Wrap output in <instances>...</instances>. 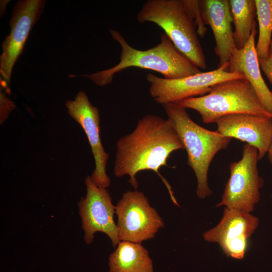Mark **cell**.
I'll use <instances>...</instances> for the list:
<instances>
[{
  "label": "cell",
  "instance_id": "cell-1",
  "mask_svg": "<svg viewBox=\"0 0 272 272\" xmlns=\"http://www.w3.org/2000/svg\"><path fill=\"white\" fill-rule=\"evenodd\" d=\"M184 149L171 120L153 114H147L139 119L135 129L120 138L116 143L114 174L116 177L128 175L130 185L137 189L138 173L152 170L161 178L171 198L178 206L171 187L160 173L163 166L175 151Z\"/></svg>",
  "mask_w": 272,
  "mask_h": 272
},
{
  "label": "cell",
  "instance_id": "cell-2",
  "mask_svg": "<svg viewBox=\"0 0 272 272\" xmlns=\"http://www.w3.org/2000/svg\"><path fill=\"white\" fill-rule=\"evenodd\" d=\"M109 32L121 46L119 62L107 70L81 76L97 86L103 87L111 83L114 75L129 67L157 72L167 79L181 78L201 72L179 51L165 33L161 35L160 41L156 46L139 50L131 46L118 31L110 29Z\"/></svg>",
  "mask_w": 272,
  "mask_h": 272
},
{
  "label": "cell",
  "instance_id": "cell-3",
  "mask_svg": "<svg viewBox=\"0 0 272 272\" xmlns=\"http://www.w3.org/2000/svg\"><path fill=\"white\" fill-rule=\"evenodd\" d=\"M162 106L186 151L187 164L196 178V195L199 198L205 199L212 194L208 182L211 163L220 151L228 147L232 138L199 125L179 103Z\"/></svg>",
  "mask_w": 272,
  "mask_h": 272
},
{
  "label": "cell",
  "instance_id": "cell-4",
  "mask_svg": "<svg viewBox=\"0 0 272 272\" xmlns=\"http://www.w3.org/2000/svg\"><path fill=\"white\" fill-rule=\"evenodd\" d=\"M140 23L151 22L161 28L175 46L197 67L206 68V60L196 27L183 0H148L139 11Z\"/></svg>",
  "mask_w": 272,
  "mask_h": 272
},
{
  "label": "cell",
  "instance_id": "cell-5",
  "mask_svg": "<svg viewBox=\"0 0 272 272\" xmlns=\"http://www.w3.org/2000/svg\"><path fill=\"white\" fill-rule=\"evenodd\" d=\"M179 103L185 109L198 112L206 124L215 123L222 116L237 113L272 117L245 78L221 82L213 86L207 94L188 98Z\"/></svg>",
  "mask_w": 272,
  "mask_h": 272
},
{
  "label": "cell",
  "instance_id": "cell-6",
  "mask_svg": "<svg viewBox=\"0 0 272 272\" xmlns=\"http://www.w3.org/2000/svg\"><path fill=\"white\" fill-rule=\"evenodd\" d=\"M258 160L257 149L245 144L241 159L230 164V176L216 207L224 206L248 213L254 210L264 184L259 174Z\"/></svg>",
  "mask_w": 272,
  "mask_h": 272
},
{
  "label": "cell",
  "instance_id": "cell-7",
  "mask_svg": "<svg viewBox=\"0 0 272 272\" xmlns=\"http://www.w3.org/2000/svg\"><path fill=\"white\" fill-rule=\"evenodd\" d=\"M228 65L229 62L211 71L176 79H167L148 73L146 79L150 84V95L155 102L162 105L179 103L208 93L213 86L221 82L245 78L241 74L229 72Z\"/></svg>",
  "mask_w": 272,
  "mask_h": 272
},
{
  "label": "cell",
  "instance_id": "cell-8",
  "mask_svg": "<svg viewBox=\"0 0 272 272\" xmlns=\"http://www.w3.org/2000/svg\"><path fill=\"white\" fill-rule=\"evenodd\" d=\"M120 241L141 243L155 237L164 223L142 192H124L115 206Z\"/></svg>",
  "mask_w": 272,
  "mask_h": 272
},
{
  "label": "cell",
  "instance_id": "cell-9",
  "mask_svg": "<svg viewBox=\"0 0 272 272\" xmlns=\"http://www.w3.org/2000/svg\"><path fill=\"white\" fill-rule=\"evenodd\" d=\"M86 194L78 202L79 214L84 231V240L90 244L97 232L105 233L115 247L120 241L118 229L114 220L115 206L109 191L98 186L90 176L85 178Z\"/></svg>",
  "mask_w": 272,
  "mask_h": 272
},
{
  "label": "cell",
  "instance_id": "cell-10",
  "mask_svg": "<svg viewBox=\"0 0 272 272\" xmlns=\"http://www.w3.org/2000/svg\"><path fill=\"white\" fill-rule=\"evenodd\" d=\"M46 1L21 0L15 5L10 21L11 31L2 45L0 74L6 84L11 81L14 65L23 52L29 34L42 13Z\"/></svg>",
  "mask_w": 272,
  "mask_h": 272
},
{
  "label": "cell",
  "instance_id": "cell-11",
  "mask_svg": "<svg viewBox=\"0 0 272 272\" xmlns=\"http://www.w3.org/2000/svg\"><path fill=\"white\" fill-rule=\"evenodd\" d=\"M68 113L84 130L93 153L95 169L91 178L99 187L108 188L111 184L106 172L109 154L106 152L100 138V114L83 91H80L74 100L65 103Z\"/></svg>",
  "mask_w": 272,
  "mask_h": 272
},
{
  "label": "cell",
  "instance_id": "cell-12",
  "mask_svg": "<svg viewBox=\"0 0 272 272\" xmlns=\"http://www.w3.org/2000/svg\"><path fill=\"white\" fill-rule=\"evenodd\" d=\"M258 218L250 213L225 208L219 223L203 234L204 240L217 243L228 257L241 259L247 240L259 225Z\"/></svg>",
  "mask_w": 272,
  "mask_h": 272
},
{
  "label": "cell",
  "instance_id": "cell-13",
  "mask_svg": "<svg viewBox=\"0 0 272 272\" xmlns=\"http://www.w3.org/2000/svg\"><path fill=\"white\" fill-rule=\"evenodd\" d=\"M220 134L240 141L256 148L258 159L267 151L272 137V117L247 113L227 115L215 122Z\"/></svg>",
  "mask_w": 272,
  "mask_h": 272
},
{
  "label": "cell",
  "instance_id": "cell-14",
  "mask_svg": "<svg viewBox=\"0 0 272 272\" xmlns=\"http://www.w3.org/2000/svg\"><path fill=\"white\" fill-rule=\"evenodd\" d=\"M206 25L211 27L215 40V52L219 58V66L228 63L236 48L229 0L199 1Z\"/></svg>",
  "mask_w": 272,
  "mask_h": 272
},
{
  "label": "cell",
  "instance_id": "cell-15",
  "mask_svg": "<svg viewBox=\"0 0 272 272\" xmlns=\"http://www.w3.org/2000/svg\"><path fill=\"white\" fill-rule=\"evenodd\" d=\"M256 33L255 22L249 39L245 45L242 48H235L232 51L228 71L243 75L252 85L263 107L272 114V92L266 84L261 73L255 48Z\"/></svg>",
  "mask_w": 272,
  "mask_h": 272
},
{
  "label": "cell",
  "instance_id": "cell-16",
  "mask_svg": "<svg viewBox=\"0 0 272 272\" xmlns=\"http://www.w3.org/2000/svg\"><path fill=\"white\" fill-rule=\"evenodd\" d=\"M110 272H153L152 260L141 244L120 241L109 259Z\"/></svg>",
  "mask_w": 272,
  "mask_h": 272
},
{
  "label": "cell",
  "instance_id": "cell-17",
  "mask_svg": "<svg viewBox=\"0 0 272 272\" xmlns=\"http://www.w3.org/2000/svg\"><path fill=\"white\" fill-rule=\"evenodd\" d=\"M236 48H243L249 39L255 21V0H229Z\"/></svg>",
  "mask_w": 272,
  "mask_h": 272
},
{
  "label": "cell",
  "instance_id": "cell-18",
  "mask_svg": "<svg viewBox=\"0 0 272 272\" xmlns=\"http://www.w3.org/2000/svg\"><path fill=\"white\" fill-rule=\"evenodd\" d=\"M258 25V37L255 46L259 60L266 59L272 42V0H255Z\"/></svg>",
  "mask_w": 272,
  "mask_h": 272
},
{
  "label": "cell",
  "instance_id": "cell-19",
  "mask_svg": "<svg viewBox=\"0 0 272 272\" xmlns=\"http://www.w3.org/2000/svg\"><path fill=\"white\" fill-rule=\"evenodd\" d=\"M183 2L185 8L194 21L198 36L203 37L208 29L202 16L199 1L183 0Z\"/></svg>",
  "mask_w": 272,
  "mask_h": 272
},
{
  "label": "cell",
  "instance_id": "cell-20",
  "mask_svg": "<svg viewBox=\"0 0 272 272\" xmlns=\"http://www.w3.org/2000/svg\"><path fill=\"white\" fill-rule=\"evenodd\" d=\"M0 94V123L2 124L8 118L11 112L15 108L16 106L14 103L3 92L1 91Z\"/></svg>",
  "mask_w": 272,
  "mask_h": 272
},
{
  "label": "cell",
  "instance_id": "cell-21",
  "mask_svg": "<svg viewBox=\"0 0 272 272\" xmlns=\"http://www.w3.org/2000/svg\"><path fill=\"white\" fill-rule=\"evenodd\" d=\"M260 68L266 76L268 81L272 84V42L269 55L266 59L259 60Z\"/></svg>",
  "mask_w": 272,
  "mask_h": 272
},
{
  "label": "cell",
  "instance_id": "cell-22",
  "mask_svg": "<svg viewBox=\"0 0 272 272\" xmlns=\"http://www.w3.org/2000/svg\"><path fill=\"white\" fill-rule=\"evenodd\" d=\"M267 153L268 161L272 165V137Z\"/></svg>",
  "mask_w": 272,
  "mask_h": 272
}]
</instances>
